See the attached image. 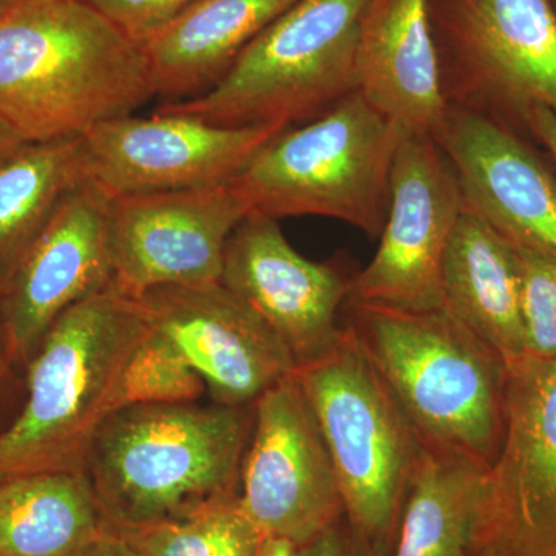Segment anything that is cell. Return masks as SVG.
I'll return each mask as SVG.
<instances>
[{"mask_svg": "<svg viewBox=\"0 0 556 556\" xmlns=\"http://www.w3.org/2000/svg\"><path fill=\"white\" fill-rule=\"evenodd\" d=\"M116 532L142 556H255L263 540L239 496L188 517Z\"/></svg>", "mask_w": 556, "mask_h": 556, "instance_id": "24", "label": "cell"}, {"mask_svg": "<svg viewBox=\"0 0 556 556\" xmlns=\"http://www.w3.org/2000/svg\"><path fill=\"white\" fill-rule=\"evenodd\" d=\"M73 556H142L126 536L112 527L102 530Z\"/></svg>", "mask_w": 556, "mask_h": 556, "instance_id": "29", "label": "cell"}, {"mask_svg": "<svg viewBox=\"0 0 556 556\" xmlns=\"http://www.w3.org/2000/svg\"><path fill=\"white\" fill-rule=\"evenodd\" d=\"M155 98L141 47L86 0L0 16V118L24 141L79 138Z\"/></svg>", "mask_w": 556, "mask_h": 556, "instance_id": "1", "label": "cell"}, {"mask_svg": "<svg viewBox=\"0 0 556 556\" xmlns=\"http://www.w3.org/2000/svg\"><path fill=\"white\" fill-rule=\"evenodd\" d=\"M295 379L327 442L348 521L376 555L391 556L424 442L346 324Z\"/></svg>", "mask_w": 556, "mask_h": 556, "instance_id": "6", "label": "cell"}, {"mask_svg": "<svg viewBox=\"0 0 556 556\" xmlns=\"http://www.w3.org/2000/svg\"><path fill=\"white\" fill-rule=\"evenodd\" d=\"M356 336L426 447L489 468L500 452L508 365L447 309L346 303Z\"/></svg>", "mask_w": 556, "mask_h": 556, "instance_id": "3", "label": "cell"}, {"mask_svg": "<svg viewBox=\"0 0 556 556\" xmlns=\"http://www.w3.org/2000/svg\"><path fill=\"white\" fill-rule=\"evenodd\" d=\"M368 2L298 0L217 86L156 112L228 127H292L318 118L357 91L358 28Z\"/></svg>", "mask_w": 556, "mask_h": 556, "instance_id": "7", "label": "cell"}, {"mask_svg": "<svg viewBox=\"0 0 556 556\" xmlns=\"http://www.w3.org/2000/svg\"><path fill=\"white\" fill-rule=\"evenodd\" d=\"M11 362L9 346H7L5 331H3L2 316H0V399L9 383L11 372Z\"/></svg>", "mask_w": 556, "mask_h": 556, "instance_id": "32", "label": "cell"}, {"mask_svg": "<svg viewBox=\"0 0 556 556\" xmlns=\"http://www.w3.org/2000/svg\"><path fill=\"white\" fill-rule=\"evenodd\" d=\"M526 130L546 148L556 163V112L546 108H536L529 113Z\"/></svg>", "mask_w": 556, "mask_h": 556, "instance_id": "30", "label": "cell"}, {"mask_svg": "<svg viewBox=\"0 0 556 556\" xmlns=\"http://www.w3.org/2000/svg\"><path fill=\"white\" fill-rule=\"evenodd\" d=\"M239 504L262 536L295 547L345 517L327 442L295 372L255 402Z\"/></svg>", "mask_w": 556, "mask_h": 556, "instance_id": "11", "label": "cell"}, {"mask_svg": "<svg viewBox=\"0 0 556 556\" xmlns=\"http://www.w3.org/2000/svg\"><path fill=\"white\" fill-rule=\"evenodd\" d=\"M515 249L526 356L556 358V262L527 249Z\"/></svg>", "mask_w": 556, "mask_h": 556, "instance_id": "26", "label": "cell"}, {"mask_svg": "<svg viewBox=\"0 0 556 556\" xmlns=\"http://www.w3.org/2000/svg\"><path fill=\"white\" fill-rule=\"evenodd\" d=\"M134 300L150 331L203 379L214 404L254 405L298 369L277 332L222 281L150 289Z\"/></svg>", "mask_w": 556, "mask_h": 556, "instance_id": "14", "label": "cell"}, {"mask_svg": "<svg viewBox=\"0 0 556 556\" xmlns=\"http://www.w3.org/2000/svg\"><path fill=\"white\" fill-rule=\"evenodd\" d=\"M295 546L280 538L263 536L255 556H294Z\"/></svg>", "mask_w": 556, "mask_h": 556, "instance_id": "31", "label": "cell"}, {"mask_svg": "<svg viewBox=\"0 0 556 556\" xmlns=\"http://www.w3.org/2000/svg\"><path fill=\"white\" fill-rule=\"evenodd\" d=\"M463 189L433 138L402 135L379 248L354 273L346 303L397 311L442 308L441 273L463 212Z\"/></svg>", "mask_w": 556, "mask_h": 556, "instance_id": "10", "label": "cell"}, {"mask_svg": "<svg viewBox=\"0 0 556 556\" xmlns=\"http://www.w3.org/2000/svg\"><path fill=\"white\" fill-rule=\"evenodd\" d=\"M204 394L207 393L203 379L185 358L166 340L146 329L144 338L127 365L119 407L192 404L200 402Z\"/></svg>", "mask_w": 556, "mask_h": 556, "instance_id": "25", "label": "cell"}, {"mask_svg": "<svg viewBox=\"0 0 556 556\" xmlns=\"http://www.w3.org/2000/svg\"><path fill=\"white\" fill-rule=\"evenodd\" d=\"M353 277L342 263L303 257L278 219L249 214L226 244L222 285L277 332L300 367L339 338Z\"/></svg>", "mask_w": 556, "mask_h": 556, "instance_id": "16", "label": "cell"}, {"mask_svg": "<svg viewBox=\"0 0 556 556\" xmlns=\"http://www.w3.org/2000/svg\"><path fill=\"white\" fill-rule=\"evenodd\" d=\"M87 174L83 138L22 142L0 160V285Z\"/></svg>", "mask_w": 556, "mask_h": 556, "instance_id": "23", "label": "cell"}, {"mask_svg": "<svg viewBox=\"0 0 556 556\" xmlns=\"http://www.w3.org/2000/svg\"><path fill=\"white\" fill-rule=\"evenodd\" d=\"M255 404L126 405L102 424L84 459L109 527L131 530L233 500Z\"/></svg>", "mask_w": 556, "mask_h": 556, "instance_id": "2", "label": "cell"}, {"mask_svg": "<svg viewBox=\"0 0 556 556\" xmlns=\"http://www.w3.org/2000/svg\"><path fill=\"white\" fill-rule=\"evenodd\" d=\"M17 2H20V0H0V16L5 14L10 9H13Z\"/></svg>", "mask_w": 556, "mask_h": 556, "instance_id": "34", "label": "cell"}, {"mask_svg": "<svg viewBox=\"0 0 556 556\" xmlns=\"http://www.w3.org/2000/svg\"><path fill=\"white\" fill-rule=\"evenodd\" d=\"M137 300L115 285L76 303L53 325L27 364V399L0 431V478L83 471L146 334Z\"/></svg>", "mask_w": 556, "mask_h": 556, "instance_id": "4", "label": "cell"}, {"mask_svg": "<svg viewBox=\"0 0 556 556\" xmlns=\"http://www.w3.org/2000/svg\"><path fill=\"white\" fill-rule=\"evenodd\" d=\"M448 105L526 130L556 112V14L548 0H430Z\"/></svg>", "mask_w": 556, "mask_h": 556, "instance_id": "8", "label": "cell"}, {"mask_svg": "<svg viewBox=\"0 0 556 556\" xmlns=\"http://www.w3.org/2000/svg\"><path fill=\"white\" fill-rule=\"evenodd\" d=\"M142 47L200 0H86Z\"/></svg>", "mask_w": 556, "mask_h": 556, "instance_id": "27", "label": "cell"}, {"mask_svg": "<svg viewBox=\"0 0 556 556\" xmlns=\"http://www.w3.org/2000/svg\"><path fill=\"white\" fill-rule=\"evenodd\" d=\"M485 471L424 445L391 556H470Z\"/></svg>", "mask_w": 556, "mask_h": 556, "instance_id": "22", "label": "cell"}, {"mask_svg": "<svg viewBox=\"0 0 556 556\" xmlns=\"http://www.w3.org/2000/svg\"><path fill=\"white\" fill-rule=\"evenodd\" d=\"M24 139L16 134L13 127L0 118V160L5 159L14 149L20 148Z\"/></svg>", "mask_w": 556, "mask_h": 556, "instance_id": "33", "label": "cell"}, {"mask_svg": "<svg viewBox=\"0 0 556 556\" xmlns=\"http://www.w3.org/2000/svg\"><path fill=\"white\" fill-rule=\"evenodd\" d=\"M110 197L86 181L70 192L0 285V316L13 364H28L68 308L113 285Z\"/></svg>", "mask_w": 556, "mask_h": 556, "instance_id": "15", "label": "cell"}, {"mask_svg": "<svg viewBox=\"0 0 556 556\" xmlns=\"http://www.w3.org/2000/svg\"><path fill=\"white\" fill-rule=\"evenodd\" d=\"M108 527L83 471L0 478V556H73Z\"/></svg>", "mask_w": 556, "mask_h": 556, "instance_id": "21", "label": "cell"}, {"mask_svg": "<svg viewBox=\"0 0 556 556\" xmlns=\"http://www.w3.org/2000/svg\"><path fill=\"white\" fill-rule=\"evenodd\" d=\"M433 139L456 172L466 208L515 248L556 262V177L521 134L448 105Z\"/></svg>", "mask_w": 556, "mask_h": 556, "instance_id": "17", "label": "cell"}, {"mask_svg": "<svg viewBox=\"0 0 556 556\" xmlns=\"http://www.w3.org/2000/svg\"><path fill=\"white\" fill-rule=\"evenodd\" d=\"M470 556H556V358L508 364L504 433Z\"/></svg>", "mask_w": 556, "mask_h": 556, "instance_id": "9", "label": "cell"}, {"mask_svg": "<svg viewBox=\"0 0 556 556\" xmlns=\"http://www.w3.org/2000/svg\"><path fill=\"white\" fill-rule=\"evenodd\" d=\"M228 185L110 199L113 285L130 299L222 281L229 237L247 217Z\"/></svg>", "mask_w": 556, "mask_h": 556, "instance_id": "13", "label": "cell"}, {"mask_svg": "<svg viewBox=\"0 0 556 556\" xmlns=\"http://www.w3.org/2000/svg\"><path fill=\"white\" fill-rule=\"evenodd\" d=\"M294 556H378L346 517L328 527L320 535L295 547Z\"/></svg>", "mask_w": 556, "mask_h": 556, "instance_id": "28", "label": "cell"}, {"mask_svg": "<svg viewBox=\"0 0 556 556\" xmlns=\"http://www.w3.org/2000/svg\"><path fill=\"white\" fill-rule=\"evenodd\" d=\"M357 91L404 137L433 138L448 101L430 0H369L356 54Z\"/></svg>", "mask_w": 556, "mask_h": 556, "instance_id": "18", "label": "cell"}, {"mask_svg": "<svg viewBox=\"0 0 556 556\" xmlns=\"http://www.w3.org/2000/svg\"><path fill=\"white\" fill-rule=\"evenodd\" d=\"M442 308L508 364L526 356L517 249L473 212H463L441 273Z\"/></svg>", "mask_w": 556, "mask_h": 556, "instance_id": "20", "label": "cell"}, {"mask_svg": "<svg viewBox=\"0 0 556 556\" xmlns=\"http://www.w3.org/2000/svg\"><path fill=\"white\" fill-rule=\"evenodd\" d=\"M298 0H200L141 47L153 94L206 93L240 54Z\"/></svg>", "mask_w": 556, "mask_h": 556, "instance_id": "19", "label": "cell"}, {"mask_svg": "<svg viewBox=\"0 0 556 556\" xmlns=\"http://www.w3.org/2000/svg\"><path fill=\"white\" fill-rule=\"evenodd\" d=\"M283 126L228 127L155 112L105 121L84 134L89 179L110 197L228 185Z\"/></svg>", "mask_w": 556, "mask_h": 556, "instance_id": "12", "label": "cell"}, {"mask_svg": "<svg viewBox=\"0 0 556 556\" xmlns=\"http://www.w3.org/2000/svg\"><path fill=\"white\" fill-rule=\"evenodd\" d=\"M402 134L358 91L287 127L230 181L249 214L325 217L379 239Z\"/></svg>", "mask_w": 556, "mask_h": 556, "instance_id": "5", "label": "cell"}, {"mask_svg": "<svg viewBox=\"0 0 556 556\" xmlns=\"http://www.w3.org/2000/svg\"><path fill=\"white\" fill-rule=\"evenodd\" d=\"M548 2H551L552 9H554L556 14V0H548Z\"/></svg>", "mask_w": 556, "mask_h": 556, "instance_id": "35", "label": "cell"}]
</instances>
